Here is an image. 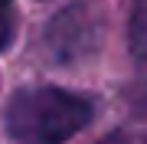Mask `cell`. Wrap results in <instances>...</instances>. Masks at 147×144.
<instances>
[{
	"instance_id": "6da1fadb",
	"label": "cell",
	"mask_w": 147,
	"mask_h": 144,
	"mask_svg": "<svg viewBox=\"0 0 147 144\" xmlns=\"http://www.w3.org/2000/svg\"><path fill=\"white\" fill-rule=\"evenodd\" d=\"M92 121V105L56 85L20 89L7 105V131L16 144H62Z\"/></svg>"
},
{
	"instance_id": "7a4b0ae2",
	"label": "cell",
	"mask_w": 147,
	"mask_h": 144,
	"mask_svg": "<svg viewBox=\"0 0 147 144\" xmlns=\"http://www.w3.org/2000/svg\"><path fill=\"white\" fill-rule=\"evenodd\" d=\"M82 39L92 43V23H88V16H85L82 10H69L62 16H56L53 26L46 30V43L53 46V53L59 56V62L69 59V56L85 53V49L79 46Z\"/></svg>"
},
{
	"instance_id": "3957f363",
	"label": "cell",
	"mask_w": 147,
	"mask_h": 144,
	"mask_svg": "<svg viewBox=\"0 0 147 144\" xmlns=\"http://www.w3.org/2000/svg\"><path fill=\"white\" fill-rule=\"evenodd\" d=\"M127 43L137 59H147V0H137L131 13V26H127Z\"/></svg>"
},
{
	"instance_id": "277c9868",
	"label": "cell",
	"mask_w": 147,
	"mask_h": 144,
	"mask_svg": "<svg viewBox=\"0 0 147 144\" xmlns=\"http://www.w3.org/2000/svg\"><path fill=\"white\" fill-rule=\"evenodd\" d=\"M16 33V13H13V0H0V49H7L13 43Z\"/></svg>"
}]
</instances>
